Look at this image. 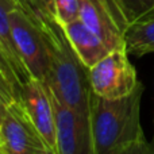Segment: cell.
Returning a JSON list of instances; mask_svg holds the SVG:
<instances>
[{"label":"cell","instance_id":"20","mask_svg":"<svg viewBox=\"0 0 154 154\" xmlns=\"http://www.w3.org/2000/svg\"><path fill=\"white\" fill-rule=\"evenodd\" d=\"M45 154H54V153H51V152H48V153H45Z\"/></svg>","mask_w":154,"mask_h":154},{"label":"cell","instance_id":"11","mask_svg":"<svg viewBox=\"0 0 154 154\" xmlns=\"http://www.w3.org/2000/svg\"><path fill=\"white\" fill-rule=\"evenodd\" d=\"M125 46L128 54L137 57L154 53V10L128 24Z\"/></svg>","mask_w":154,"mask_h":154},{"label":"cell","instance_id":"18","mask_svg":"<svg viewBox=\"0 0 154 154\" xmlns=\"http://www.w3.org/2000/svg\"><path fill=\"white\" fill-rule=\"evenodd\" d=\"M7 111H8V106H5L3 101H0V125H2L3 119H4L5 114H7Z\"/></svg>","mask_w":154,"mask_h":154},{"label":"cell","instance_id":"14","mask_svg":"<svg viewBox=\"0 0 154 154\" xmlns=\"http://www.w3.org/2000/svg\"><path fill=\"white\" fill-rule=\"evenodd\" d=\"M58 22L64 26L80 19V0H54Z\"/></svg>","mask_w":154,"mask_h":154},{"label":"cell","instance_id":"16","mask_svg":"<svg viewBox=\"0 0 154 154\" xmlns=\"http://www.w3.org/2000/svg\"><path fill=\"white\" fill-rule=\"evenodd\" d=\"M114 154H154V143L149 142L146 137L127 145L126 147L118 150Z\"/></svg>","mask_w":154,"mask_h":154},{"label":"cell","instance_id":"10","mask_svg":"<svg viewBox=\"0 0 154 154\" xmlns=\"http://www.w3.org/2000/svg\"><path fill=\"white\" fill-rule=\"evenodd\" d=\"M16 7H18L16 0H0V49H2L3 53L7 57L16 79L23 85L31 77H30L29 72H27L18 50H16L15 43H14V38H12V32H11L10 12Z\"/></svg>","mask_w":154,"mask_h":154},{"label":"cell","instance_id":"19","mask_svg":"<svg viewBox=\"0 0 154 154\" xmlns=\"http://www.w3.org/2000/svg\"><path fill=\"white\" fill-rule=\"evenodd\" d=\"M0 153L3 154V152H2V135H0Z\"/></svg>","mask_w":154,"mask_h":154},{"label":"cell","instance_id":"12","mask_svg":"<svg viewBox=\"0 0 154 154\" xmlns=\"http://www.w3.org/2000/svg\"><path fill=\"white\" fill-rule=\"evenodd\" d=\"M16 3L41 26L60 23L54 0H16Z\"/></svg>","mask_w":154,"mask_h":154},{"label":"cell","instance_id":"2","mask_svg":"<svg viewBox=\"0 0 154 154\" xmlns=\"http://www.w3.org/2000/svg\"><path fill=\"white\" fill-rule=\"evenodd\" d=\"M142 95L141 81L125 97L106 99L95 93L89 120L96 154H114L145 137L141 126Z\"/></svg>","mask_w":154,"mask_h":154},{"label":"cell","instance_id":"4","mask_svg":"<svg viewBox=\"0 0 154 154\" xmlns=\"http://www.w3.org/2000/svg\"><path fill=\"white\" fill-rule=\"evenodd\" d=\"M89 81L93 92L101 97L119 99L130 95L139 81L126 46L108 51L89 68Z\"/></svg>","mask_w":154,"mask_h":154},{"label":"cell","instance_id":"8","mask_svg":"<svg viewBox=\"0 0 154 154\" xmlns=\"http://www.w3.org/2000/svg\"><path fill=\"white\" fill-rule=\"evenodd\" d=\"M50 95L57 120V154H96L89 118L76 115L51 91Z\"/></svg>","mask_w":154,"mask_h":154},{"label":"cell","instance_id":"13","mask_svg":"<svg viewBox=\"0 0 154 154\" xmlns=\"http://www.w3.org/2000/svg\"><path fill=\"white\" fill-rule=\"evenodd\" d=\"M128 24L154 10V0H114Z\"/></svg>","mask_w":154,"mask_h":154},{"label":"cell","instance_id":"9","mask_svg":"<svg viewBox=\"0 0 154 154\" xmlns=\"http://www.w3.org/2000/svg\"><path fill=\"white\" fill-rule=\"evenodd\" d=\"M62 27L76 54L88 69L109 51L99 35H96L81 19L64 24Z\"/></svg>","mask_w":154,"mask_h":154},{"label":"cell","instance_id":"17","mask_svg":"<svg viewBox=\"0 0 154 154\" xmlns=\"http://www.w3.org/2000/svg\"><path fill=\"white\" fill-rule=\"evenodd\" d=\"M0 69L4 72V75L8 77V80H10L11 82H12L14 85H15V88L19 91V93H20V89H22V84L19 82V80L16 79L15 73L12 72V68H11L10 62H8L7 57H5V54L3 53V50L0 49Z\"/></svg>","mask_w":154,"mask_h":154},{"label":"cell","instance_id":"1","mask_svg":"<svg viewBox=\"0 0 154 154\" xmlns=\"http://www.w3.org/2000/svg\"><path fill=\"white\" fill-rule=\"evenodd\" d=\"M41 27L49 50V79L46 85L76 115L89 118L95 96L89 81V69L76 54L61 23Z\"/></svg>","mask_w":154,"mask_h":154},{"label":"cell","instance_id":"15","mask_svg":"<svg viewBox=\"0 0 154 154\" xmlns=\"http://www.w3.org/2000/svg\"><path fill=\"white\" fill-rule=\"evenodd\" d=\"M0 101L5 106H14L16 103H20V93L15 88V85L8 80V77L4 75L0 69Z\"/></svg>","mask_w":154,"mask_h":154},{"label":"cell","instance_id":"7","mask_svg":"<svg viewBox=\"0 0 154 154\" xmlns=\"http://www.w3.org/2000/svg\"><path fill=\"white\" fill-rule=\"evenodd\" d=\"M3 154H45L49 150L30 122L22 103L8 107L0 125Z\"/></svg>","mask_w":154,"mask_h":154},{"label":"cell","instance_id":"6","mask_svg":"<svg viewBox=\"0 0 154 154\" xmlns=\"http://www.w3.org/2000/svg\"><path fill=\"white\" fill-rule=\"evenodd\" d=\"M20 103L49 150L57 154V120L49 87L39 80L30 79L22 85Z\"/></svg>","mask_w":154,"mask_h":154},{"label":"cell","instance_id":"21","mask_svg":"<svg viewBox=\"0 0 154 154\" xmlns=\"http://www.w3.org/2000/svg\"><path fill=\"white\" fill-rule=\"evenodd\" d=\"M0 154H2V153H0Z\"/></svg>","mask_w":154,"mask_h":154},{"label":"cell","instance_id":"3","mask_svg":"<svg viewBox=\"0 0 154 154\" xmlns=\"http://www.w3.org/2000/svg\"><path fill=\"white\" fill-rule=\"evenodd\" d=\"M10 22L15 48L30 77L46 84L49 79V50L41 24L19 4L10 12Z\"/></svg>","mask_w":154,"mask_h":154},{"label":"cell","instance_id":"5","mask_svg":"<svg viewBox=\"0 0 154 154\" xmlns=\"http://www.w3.org/2000/svg\"><path fill=\"white\" fill-rule=\"evenodd\" d=\"M80 19L99 35L109 51L125 46L128 22L114 0H80Z\"/></svg>","mask_w":154,"mask_h":154}]
</instances>
